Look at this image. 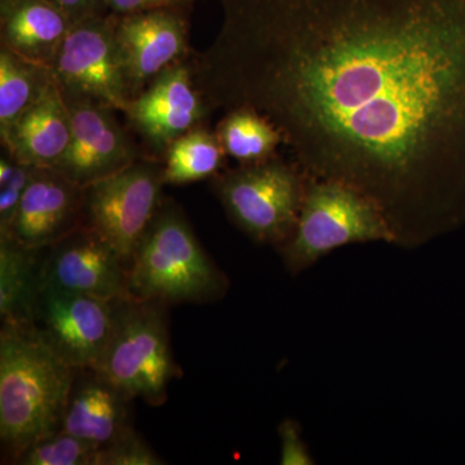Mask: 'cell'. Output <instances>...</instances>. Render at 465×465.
Masks as SVG:
<instances>
[{
	"mask_svg": "<svg viewBox=\"0 0 465 465\" xmlns=\"http://www.w3.org/2000/svg\"><path fill=\"white\" fill-rule=\"evenodd\" d=\"M217 139L226 157L238 164H256L278 155L282 134L271 119L249 108L232 109L217 124Z\"/></svg>",
	"mask_w": 465,
	"mask_h": 465,
	"instance_id": "obj_20",
	"label": "cell"
},
{
	"mask_svg": "<svg viewBox=\"0 0 465 465\" xmlns=\"http://www.w3.org/2000/svg\"><path fill=\"white\" fill-rule=\"evenodd\" d=\"M166 302L122 298L97 374L124 394L159 406L179 376L171 348Z\"/></svg>",
	"mask_w": 465,
	"mask_h": 465,
	"instance_id": "obj_4",
	"label": "cell"
},
{
	"mask_svg": "<svg viewBox=\"0 0 465 465\" xmlns=\"http://www.w3.org/2000/svg\"><path fill=\"white\" fill-rule=\"evenodd\" d=\"M54 82L52 67L32 63L0 47V137L12 130Z\"/></svg>",
	"mask_w": 465,
	"mask_h": 465,
	"instance_id": "obj_19",
	"label": "cell"
},
{
	"mask_svg": "<svg viewBox=\"0 0 465 465\" xmlns=\"http://www.w3.org/2000/svg\"><path fill=\"white\" fill-rule=\"evenodd\" d=\"M229 284L182 208L162 201L128 268L127 298L206 304L224 298Z\"/></svg>",
	"mask_w": 465,
	"mask_h": 465,
	"instance_id": "obj_3",
	"label": "cell"
},
{
	"mask_svg": "<svg viewBox=\"0 0 465 465\" xmlns=\"http://www.w3.org/2000/svg\"><path fill=\"white\" fill-rule=\"evenodd\" d=\"M195 0H105V9L115 16L153 11V9H183L192 11Z\"/></svg>",
	"mask_w": 465,
	"mask_h": 465,
	"instance_id": "obj_26",
	"label": "cell"
},
{
	"mask_svg": "<svg viewBox=\"0 0 465 465\" xmlns=\"http://www.w3.org/2000/svg\"><path fill=\"white\" fill-rule=\"evenodd\" d=\"M226 154L215 131L195 127L174 140L162 155L164 185H185L223 173Z\"/></svg>",
	"mask_w": 465,
	"mask_h": 465,
	"instance_id": "obj_21",
	"label": "cell"
},
{
	"mask_svg": "<svg viewBox=\"0 0 465 465\" xmlns=\"http://www.w3.org/2000/svg\"><path fill=\"white\" fill-rule=\"evenodd\" d=\"M73 21L48 0H0V47L52 67Z\"/></svg>",
	"mask_w": 465,
	"mask_h": 465,
	"instance_id": "obj_17",
	"label": "cell"
},
{
	"mask_svg": "<svg viewBox=\"0 0 465 465\" xmlns=\"http://www.w3.org/2000/svg\"><path fill=\"white\" fill-rule=\"evenodd\" d=\"M72 140V118L56 82L35 105L18 119L5 137L3 148L34 167L57 166Z\"/></svg>",
	"mask_w": 465,
	"mask_h": 465,
	"instance_id": "obj_15",
	"label": "cell"
},
{
	"mask_svg": "<svg viewBox=\"0 0 465 465\" xmlns=\"http://www.w3.org/2000/svg\"><path fill=\"white\" fill-rule=\"evenodd\" d=\"M35 168L17 161L16 170L11 179L0 185V234L7 232L11 228Z\"/></svg>",
	"mask_w": 465,
	"mask_h": 465,
	"instance_id": "obj_24",
	"label": "cell"
},
{
	"mask_svg": "<svg viewBox=\"0 0 465 465\" xmlns=\"http://www.w3.org/2000/svg\"><path fill=\"white\" fill-rule=\"evenodd\" d=\"M192 54L213 109L271 119L311 179L347 183L414 250L465 222V0H220Z\"/></svg>",
	"mask_w": 465,
	"mask_h": 465,
	"instance_id": "obj_1",
	"label": "cell"
},
{
	"mask_svg": "<svg viewBox=\"0 0 465 465\" xmlns=\"http://www.w3.org/2000/svg\"><path fill=\"white\" fill-rule=\"evenodd\" d=\"M164 461L145 440L130 427L118 439L104 446L99 452V465H159Z\"/></svg>",
	"mask_w": 465,
	"mask_h": 465,
	"instance_id": "obj_23",
	"label": "cell"
},
{
	"mask_svg": "<svg viewBox=\"0 0 465 465\" xmlns=\"http://www.w3.org/2000/svg\"><path fill=\"white\" fill-rule=\"evenodd\" d=\"M278 436L281 440L280 464L314 465L307 442L302 439V427L295 419H284L278 425Z\"/></svg>",
	"mask_w": 465,
	"mask_h": 465,
	"instance_id": "obj_25",
	"label": "cell"
},
{
	"mask_svg": "<svg viewBox=\"0 0 465 465\" xmlns=\"http://www.w3.org/2000/svg\"><path fill=\"white\" fill-rule=\"evenodd\" d=\"M116 300L39 289L33 326L76 370H96L114 329Z\"/></svg>",
	"mask_w": 465,
	"mask_h": 465,
	"instance_id": "obj_9",
	"label": "cell"
},
{
	"mask_svg": "<svg viewBox=\"0 0 465 465\" xmlns=\"http://www.w3.org/2000/svg\"><path fill=\"white\" fill-rule=\"evenodd\" d=\"M189 14L183 9H153L114 15L115 38L133 99L162 73L192 57Z\"/></svg>",
	"mask_w": 465,
	"mask_h": 465,
	"instance_id": "obj_13",
	"label": "cell"
},
{
	"mask_svg": "<svg viewBox=\"0 0 465 465\" xmlns=\"http://www.w3.org/2000/svg\"><path fill=\"white\" fill-rule=\"evenodd\" d=\"M308 182L293 159L278 154L223 171L213 177V189L232 224L255 243L278 251L292 237Z\"/></svg>",
	"mask_w": 465,
	"mask_h": 465,
	"instance_id": "obj_6",
	"label": "cell"
},
{
	"mask_svg": "<svg viewBox=\"0 0 465 465\" xmlns=\"http://www.w3.org/2000/svg\"><path fill=\"white\" fill-rule=\"evenodd\" d=\"M76 374L33 323L2 324L0 440L12 460L61 430Z\"/></svg>",
	"mask_w": 465,
	"mask_h": 465,
	"instance_id": "obj_2",
	"label": "cell"
},
{
	"mask_svg": "<svg viewBox=\"0 0 465 465\" xmlns=\"http://www.w3.org/2000/svg\"><path fill=\"white\" fill-rule=\"evenodd\" d=\"M66 15L73 24L85 17L106 12L105 0H48Z\"/></svg>",
	"mask_w": 465,
	"mask_h": 465,
	"instance_id": "obj_27",
	"label": "cell"
},
{
	"mask_svg": "<svg viewBox=\"0 0 465 465\" xmlns=\"http://www.w3.org/2000/svg\"><path fill=\"white\" fill-rule=\"evenodd\" d=\"M84 224V186L51 167H36L7 232L27 249L45 250Z\"/></svg>",
	"mask_w": 465,
	"mask_h": 465,
	"instance_id": "obj_14",
	"label": "cell"
},
{
	"mask_svg": "<svg viewBox=\"0 0 465 465\" xmlns=\"http://www.w3.org/2000/svg\"><path fill=\"white\" fill-rule=\"evenodd\" d=\"M128 269L115 251L82 224L41 250V287L94 298H127Z\"/></svg>",
	"mask_w": 465,
	"mask_h": 465,
	"instance_id": "obj_12",
	"label": "cell"
},
{
	"mask_svg": "<svg viewBox=\"0 0 465 465\" xmlns=\"http://www.w3.org/2000/svg\"><path fill=\"white\" fill-rule=\"evenodd\" d=\"M65 101L72 118V140L54 167L58 173L84 188L145 157L119 124L115 109L91 100Z\"/></svg>",
	"mask_w": 465,
	"mask_h": 465,
	"instance_id": "obj_11",
	"label": "cell"
},
{
	"mask_svg": "<svg viewBox=\"0 0 465 465\" xmlns=\"http://www.w3.org/2000/svg\"><path fill=\"white\" fill-rule=\"evenodd\" d=\"M41 250L0 234V316L3 323H32L38 298Z\"/></svg>",
	"mask_w": 465,
	"mask_h": 465,
	"instance_id": "obj_18",
	"label": "cell"
},
{
	"mask_svg": "<svg viewBox=\"0 0 465 465\" xmlns=\"http://www.w3.org/2000/svg\"><path fill=\"white\" fill-rule=\"evenodd\" d=\"M211 108L197 84L191 58L158 75L128 103L131 128L158 157L183 134L200 127Z\"/></svg>",
	"mask_w": 465,
	"mask_h": 465,
	"instance_id": "obj_10",
	"label": "cell"
},
{
	"mask_svg": "<svg viewBox=\"0 0 465 465\" xmlns=\"http://www.w3.org/2000/svg\"><path fill=\"white\" fill-rule=\"evenodd\" d=\"M54 81L65 99H84L124 113L131 97L109 12L76 21L54 58Z\"/></svg>",
	"mask_w": 465,
	"mask_h": 465,
	"instance_id": "obj_8",
	"label": "cell"
},
{
	"mask_svg": "<svg viewBox=\"0 0 465 465\" xmlns=\"http://www.w3.org/2000/svg\"><path fill=\"white\" fill-rule=\"evenodd\" d=\"M375 242L394 244L391 226L374 202L347 183L309 177L298 224L278 252L287 272L299 275L335 250Z\"/></svg>",
	"mask_w": 465,
	"mask_h": 465,
	"instance_id": "obj_5",
	"label": "cell"
},
{
	"mask_svg": "<svg viewBox=\"0 0 465 465\" xmlns=\"http://www.w3.org/2000/svg\"><path fill=\"white\" fill-rule=\"evenodd\" d=\"M162 161L143 157L84 188V225L131 262L162 203Z\"/></svg>",
	"mask_w": 465,
	"mask_h": 465,
	"instance_id": "obj_7",
	"label": "cell"
},
{
	"mask_svg": "<svg viewBox=\"0 0 465 465\" xmlns=\"http://www.w3.org/2000/svg\"><path fill=\"white\" fill-rule=\"evenodd\" d=\"M130 401L94 370H78L61 430L104 448L131 427Z\"/></svg>",
	"mask_w": 465,
	"mask_h": 465,
	"instance_id": "obj_16",
	"label": "cell"
},
{
	"mask_svg": "<svg viewBox=\"0 0 465 465\" xmlns=\"http://www.w3.org/2000/svg\"><path fill=\"white\" fill-rule=\"evenodd\" d=\"M99 446L58 432L36 440L15 460L23 465H99Z\"/></svg>",
	"mask_w": 465,
	"mask_h": 465,
	"instance_id": "obj_22",
	"label": "cell"
}]
</instances>
